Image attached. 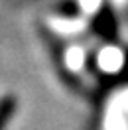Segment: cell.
<instances>
[{
    "mask_svg": "<svg viewBox=\"0 0 128 130\" xmlns=\"http://www.w3.org/2000/svg\"><path fill=\"white\" fill-rule=\"evenodd\" d=\"M16 108H18V99L14 95L0 97V130H6L10 118L16 114Z\"/></svg>",
    "mask_w": 128,
    "mask_h": 130,
    "instance_id": "cell-2",
    "label": "cell"
},
{
    "mask_svg": "<svg viewBox=\"0 0 128 130\" xmlns=\"http://www.w3.org/2000/svg\"><path fill=\"white\" fill-rule=\"evenodd\" d=\"M93 28H95V32L104 38V40H114L116 38V20H114V14H112V10L103 4L101 10L95 14L93 18Z\"/></svg>",
    "mask_w": 128,
    "mask_h": 130,
    "instance_id": "cell-1",
    "label": "cell"
},
{
    "mask_svg": "<svg viewBox=\"0 0 128 130\" xmlns=\"http://www.w3.org/2000/svg\"><path fill=\"white\" fill-rule=\"evenodd\" d=\"M79 4L75 2V0H61L59 4H57V14L59 16H65V18H75L79 16Z\"/></svg>",
    "mask_w": 128,
    "mask_h": 130,
    "instance_id": "cell-3",
    "label": "cell"
}]
</instances>
